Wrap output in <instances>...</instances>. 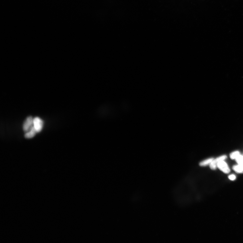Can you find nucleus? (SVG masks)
Listing matches in <instances>:
<instances>
[{"mask_svg":"<svg viewBox=\"0 0 243 243\" xmlns=\"http://www.w3.org/2000/svg\"><path fill=\"white\" fill-rule=\"evenodd\" d=\"M34 126L37 133L41 131L43 126V122L41 118L36 117L34 118Z\"/></svg>","mask_w":243,"mask_h":243,"instance_id":"2","label":"nucleus"},{"mask_svg":"<svg viewBox=\"0 0 243 243\" xmlns=\"http://www.w3.org/2000/svg\"><path fill=\"white\" fill-rule=\"evenodd\" d=\"M34 126V118L31 116H29L25 120L23 124V128L24 132L26 133L29 131Z\"/></svg>","mask_w":243,"mask_h":243,"instance_id":"1","label":"nucleus"},{"mask_svg":"<svg viewBox=\"0 0 243 243\" xmlns=\"http://www.w3.org/2000/svg\"><path fill=\"white\" fill-rule=\"evenodd\" d=\"M233 169L235 172L238 173H243V165L238 164L233 167Z\"/></svg>","mask_w":243,"mask_h":243,"instance_id":"7","label":"nucleus"},{"mask_svg":"<svg viewBox=\"0 0 243 243\" xmlns=\"http://www.w3.org/2000/svg\"><path fill=\"white\" fill-rule=\"evenodd\" d=\"M235 160L238 164L243 165V156L240 154L235 159Z\"/></svg>","mask_w":243,"mask_h":243,"instance_id":"9","label":"nucleus"},{"mask_svg":"<svg viewBox=\"0 0 243 243\" xmlns=\"http://www.w3.org/2000/svg\"><path fill=\"white\" fill-rule=\"evenodd\" d=\"M37 133V131L34 127V126L31 128L29 131L26 132L25 134V137L27 138H33L35 136L36 133Z\"/></svg>","mask_w":243,"mask_h":243,"instance_id":"5","label":"nucleus"},{"mask_svg":"<svg viewBox=\"0 0 243 243\" xmlns=\"http://www.w3.org/2000/svg\"><path fill=\"white\" fill-rule=\"evenodd\" d=\"M218 168L225 173L228 174L230 172V169L229 168L228 164L224 161V160L221 161L219 162L218 165Z\"/></svg>","mask_w":243,"mask_h":243,"instance_id":"4","label":"nucleus"},{"mask_svg":"<svg viewBox=\"0 0 243 243\" xmlns=\"http://www.w3.org/2000/svg\"><path fill=\"white\" fill-rule=\"evenodd\" d=\"M214 159L213 158H210L202 161L200 162L199 166H205L209 165Z\"/></svg>","mask_w":243,"mask_h":243,"instance_id":"6","label":"nucleus"},{"mask_svg":"<svg viewBox=\"0 0 243 243\" xmlns=\"http://www.w3.org/2000/svg\"><path fill=\"white\" fill-rule=\"evenodd\" d=\"M240 154V152L238 151H234L230 154V157L232 159H235Z\"/></svg>","mask_w":243,"mask_h":243,"instance_id":"8","label":"nucleus"},{"mask_svg":"<svg viewBox=\"0 0 243 243\" xmlns=\"http://www.w3.org/2000/svg\"><path fill=\"white\" fill-rule=\"evenodd\" d=\"M229 179L232 181H234L236 179V177L233 174L229 176Z\"/></svg>","mask_w":243,"mask_h":243,"instance_id":"10","label":"nucleus"},{"mask_svg":"<svg viewBox=\"0 0 243 243\" xmlns=\"http://www.w3.org/2000/svg\"><path fill=\"white\" fill-rule=\"evenodd\" d=\"M227 158L226 155H223L219 157L214 159L211 163L209 165L210 168L212 170H216L218 168V164L222 160H224Z\"/></svg>","mask_w":243,"mask_h":243,"instance_id":"3","label":"nucleus"}]
</instances>
